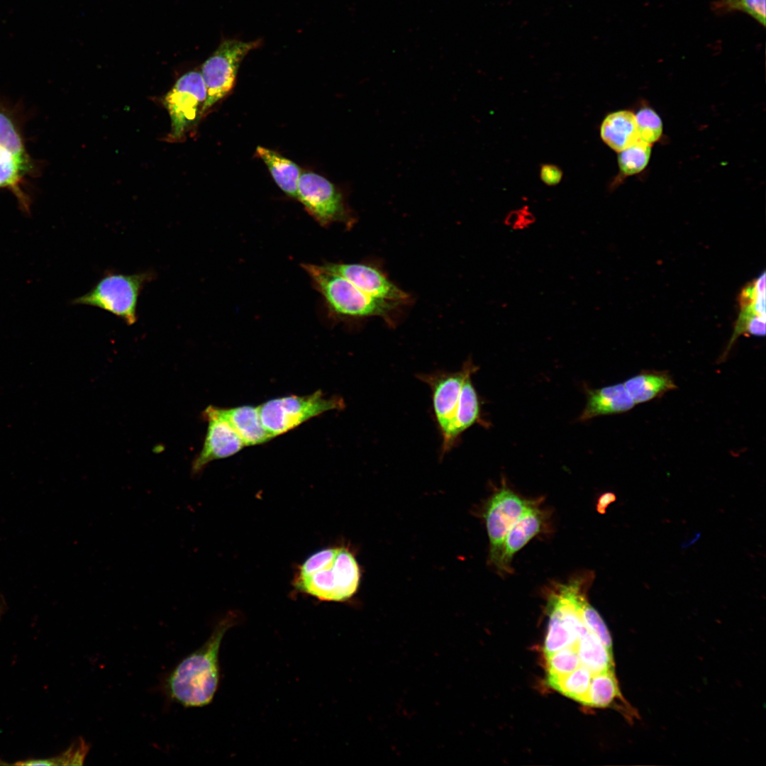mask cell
Returning a JSON list of instances; mask_svg holds the SVG:
<instances>
[{"instance_id":"1","label":"cell","mask_w":766,"mask_h":766,"mask_svg":"<svg viewBox=\"0 0 766 766\" xmlns=\"http://www.w3.org/2000/svg\"><path fill=\"white\" fill-rule=\"evenodd\" d=\"M235 618L231 616L221 620L206 643L184 658L172 671L167 679V691L172 699L186 707H200L211 702L220 679V645Z\"/></svg>"},{"instance_id":"2","label":"cell","mask_w":766,"mask_h":766,"mask_svg":"<svg viewBox=\"0 0 766 766\" xmlns=\"http://www.w3.org/2000/svg\"><path fill=\"white\" fill-rule=\"evenodd\" d=\"M301 267L331 311L340 316H380L388 321L392 311L399 304L364 293L344 277L326 270L322 265L305 263L301 264Z\"/></svg>"},{"instance_id":"3","label":"cell","mask_w":766,"mask_h":766,"mask_svg":"<svg viewBox=\"0 0 766 766\" xmlns=\"http://www.w3.org/2000/svg\"><path fill=\"white\" fill-rule=\"evenodd\" d=\"M153 278L152 272L131 274L108 272L73 304L101 309L121 318L128 325L137 321L138 297L144 285Z\"/></svg>"},{"instance_id":"4","label":"cell","mask_w":766,"mask_h":766,"mask_svg":"<svg viewBox=\"0 0 766 766\" xmlns=\"http://www.w3.org/2000/svg\"><path fill=\"white\" fill-rule=\"evenodd\" d=\"M345 406L340 396H325L321 391L306 396L289 395L270 399L258 406L263 426L273 438L327 411Z\"/></svg>"},{"instance_id":"5","label":"cell","mask_w":766,"mask_h":766,"mask_svg":"<svg viewBox=\"0 0 766 766\" xmlns=\"http://www.w3.org/2000/svg\"><path fill=\"white\" fill-rule=\"evenodd\" d=\"M477 370V367L468 360L456 372L436 371L417 376L431 391L433 413L442 437V455L457 444L453 437V426L460 406L462 388L466 379Z\"/></svg>"},{"instance_id":"6","label":"cell","mask_w":766,"mask_h":766,"mask_svg":"<svg viewBox=\"0 0 766 766\" xmlns=\"http://www.w3.org/2000/svg\"><path fill=\"white\" fill-rule=\"evenodd\" d=\"M360 570L353 554L347 548H338L334 558L323 568L302 578H296L299 592L322 601H345L357 591Z\"/></svg>"},{"instance_id":"7","label":"cell","mask_w":766,"mask_h":766,"mask_svg":"<svg viewBox=\"0 0 766 766\" xmlns=\"http://www.w3.org/2000/svg\"><path fill=\"white\" fill-rule=\"evenodd\" d=\"M261 43L260 40L242 41L226 39L204 62L201 73L206 84L207 97L202 109V116L231 91L242 60L251 50L259 48Z\"/></svg>"},{"instance_id":"8","label":"cell","mask_w":766,"mask_h":766,"mask_svg":"<svg viewBox=\"0 0 766 766\" xmlns=\"http://www.w3.org/2000/svg\"><path fill=\"white\" fill-rule=\"evenodd\" d=\"M207 91L201 73L190 71L181 76L164 97L171 122L167 140L181 142L202 116Z\"/></svg>"},{"instance_id":"9","label":"cell","mask_w":766,"mask_h":766,"mask_svg":"<svg viewBox=\"0 0 766 766\" xmlns=\"http://www.w3.org/2000/svg\"><path fill=\"white\" fill-rule=\"evenodd\" d=\"M306 211L321 226L333 223L351 226L353 218L339 189L324 177L302 171L297 197Z\"/></svg>"},{"instance_id":"10","label":"cell","mask_w":766,"mask_h":766,"mask_svg":"<svg viewBox=\"0 0 766 766\" xmlns=\"http://www.w3.org/2000/svg\"><path fill=\"white\" fill-rule=\"evenodd\" d=\"M534 502L521 498L504 484L488 501L484 518L489 539V559L496 567L507 533Z\"/></svg>"},{"instance_id":"11","label":"cell","mask_w":766,"mask_h":766,"mask_svg":"<svg viewBox=\"0 0 766 766\" xmlns=\"http://www.w3.org/2000/svg\"><path fill=\"white\" fill-rule=\"evenodd\" d=\"M202 416L208 421V428L201 450L192 463L194 474L211 462L232 456L245 446L232 426L214 411L213 406L206 407Z\"/></svg>"},{"instance_id":"12","label":"cell","mask_w":766,"mask_h":766,"mask_svg":"<svg viewBox=\"0 0 766 766\" xmlns=\"http://www.w3.org/2000/svg\"><path fill=\"white\" fill-rule=\"evenodd\" d=\"M326 270L337 274L364 293L377 299L404 304L409 294L392 282L374 267L361 263L327 262Z\"/></svg>"},{"instance_id":"13","label":"cell","mask_w":766,"mask_h":766,"mask_svg":"<svg viewBox=\"0 0 766 766\" xmlns=\"http://www.w3.org/2000/svg\"><path fill=\"white\" fill-rule=\"evenodd\" d=\"M543 525L544 514L534 502L507 533L496 568L501 572H510L514 555L542 531Z\"/></svg>"},{"instance_id":"14","label":"cell","mask_w":766,"mask_h":766,"mask_svg":"<svg viewBox=\"0 0 766 766\" xmlns=\"http://www.w3.org/2000/svg\"><path fill=\"white\" fill-rule=\"evenodd\" d=\"M587 404L579 418L585 421L592 418L622 413L632 409L635 404L623 383L602 388L587 389Z\"/></svg>"},{"instance_id":"15","label":"cell","mask_w":766,"mask_h":766,"mask_svg":"<svg viewBox=\"0 0 766 766\" xmlns=\"http://www.w3.org/2000/svg\"><path fill=\"white\" fill-rule=\"evenodd\" d=\"M213 409L232 426L245 446L261 445L272 438L262 425L258 406L243 405L219 408L213 406Z\"/></svg>"},{"instance_id":"16","label":"cell","mask_w":766,"mask_h":766,"mask_svg":"<svg viewBox=\"0 0 766 766\" xmlns=\"http://www.w3.org/2000/svg\"><path fill=\"white\" fill-rule=\"evenodd\" d=\"M600 134L602 140L617 152L631 146L639 140L635 113L619 110L608 114L601 123Z\"/></svg>"},{"instance_id":"17","label":"cell","mask_w":766,"mask_h":766,"mask_svg":"<svg viewBox=\"0 0 766 766\" xmlns=\"http://www.w3.org/2000/svg\"><path fill=\"white\" fill-rule=\"evenodd\" d=\"M623 384L635 404L659 398L677 389L674 379L665 371L643 370Z\"/></svg>"},{"instance_id":"18","label":"cell","mask_w":766,"mask_h":766,"mask_svg":"<svg viewBox=\"0 0 766 766\" xmlns=\"http://www.w3.org/2000/svg\"><path fill=\"white\" fill-rule=\"evenodd\" d=\"M256 155L267 167L275 183L287 196L296 199L299 180L301 174L299 166L277 152L257 146Z\"/></svg>"},{"instance_id":"19","label":"cell","mask_w":766,"mask_h":766,"mask_svg":"<svg viewBox=\"0 0 766 766\" xmlns=\"http://www.w3.org/2000/svg\"><path fill=\"white\" fill-rule=\"evenodd\" d=\"M580 664L592 674L614 670L612 651L591 632L580 637L575 645Z\"/></svg>"},{"instance_id":"20","label":"cell","mask_w":766,"mask_h":766,"mask_svg":"<svg viewBox=\"0 0 766 766\" xmlns=\"http://www.w3.org/2000/svg\"><path fill=\"white\" fill-rule=\"evenodd\" d=\"M471 377L466 379L461 391L460 406L453 426V437L456 443L459 442L461 435L472 426L479 423L483 425L480 401Z\"/></svg>"},{"instance_id":"21","label":"cell","mask_w":766,"mask_h":766,"mask_svg":"<svg viewBox=\"0 0 766 766\" xmlns=\"http://www.w3.org/2000/svg\"><path fill=\"white\" fill-rule=\"evenodd\" d=\"M617 699H623L614 670L592 674L587 706L606 708Z\"/></svg>"},{"instance_id":"22","label":"cell","mask_w":766,"mask_h":766,"mask_svg":"<svg viewBox=\"0 0 766 766\" xmlns=\"http://www.w3.org/2000/svg\"><path fill=\"white\" fill-rule=\"evenodd\" d=\"M592 673L580 665L565 677L547 679L548 685L582 704L587 705V694Z\"/></svg>"},{"instance_id":"23","label":"cell","mask_w":766,"mask_h":766,"mask_svg":"<svg viewBox=\"0 0 766 766\" xmlns=\"http://www.w3.org/2000/svg\"><path fill=\"white\" fill-rule=\"evenodd\" d=\"M0 148L15 156L30 160L23 140L21 129L11 112L0 103Z\"/></svg>"},{"instance_id":"24","label":"cell","mask_w":766,"mask_h":766,"mask_svg":"<svg viewBox=\"0 0 766 766\" xmlns=\"http://www.w3.org/2000/svg\"><path fill=\"white\" fill-rule=\"evenodd\" d=\"M587 581L582 587L579 594V605L582 621L587 630L596 635L603 645L612 651V640L609 631L599 614L589 603L587 590L589 584Z\"/></svg>"},{"instance_id":"25","label":"cell","mask_w":766,"mask_h":766,"mask_svg":"<svg viewBox=\"0 0 766 766\" xmlns=\"http://www.w3.org/2000/svg\"><path fill=\"white\" fill-rule=\"evenodd\" d=\"M618 165L623 176H633L648 166L652 153V145L638 140L631 146L618 152Z\"/></svg>"},{"instance_id":"26","label":"cell","mask_w":766,"mask_h":766,"mask_svg":"<svg viewBox=\"0 0 766 766\" xmlns=\"http://www.w3.org/2000/svg\"><path fill=\"white\" fill-rule=\"evenodd\" d=\"M549 621L544 643L545 655L567 647L575 646L577 638L554 612L548 610Z\"/></svg>"},{"instance_id":"27","label":"cell","mask_w":766,"mask_h":766,"mask_svg":"<svg viewBox=\"0 0 766 766\" xmlns=\"http://www.w3.org/2000/svg\"><path fill=\"white\" fill-rule=\"evenodd\" d=\"M89 747L84 739L80 738L72 744L62 753L45 759H29L14 763L18 765H82Z\"/></svg>"},{"instance_id":"28","label":"cell","mask_w":766,"mask_h":766,"mask_svg":"<svg viewBox=\"0 0 766 766\" xmlns=\"http://www.w3.org/2000/svg\"><path fill=\"white\" fill-rule=\"evenodd\" d=\"M545 657L547 679L565 677L581 665L575 646L562 648Z\"/></svg>"},{"instance_id":"29","label":"cell","mask_w":766,"mask_h":766,"mask_svg":"<svg viewBox=\"0 0 766 766\" xmlns=\"http://www.w3.org/2000/svg\"><path fill=\"white\" fill-rule=\"evenodd\" d=\"M639 140L653 145L663 133V124L658 113L652 108H640L635 113Z\"/></svg>"},{"instance_id":"30","label":"cell","mask_w":766,"mask_h":766,"mask_svg":"<svg viewBox=\"0 0 766 766\" xmlns=\"http://www.w3.org/2000/svg\"><path fill=\"white\" fill-rule=\"evenodd\" d=\"M716 11H742L765 26V0H718L714 2Z\"/></svg>"},{"instance_id":"31","label":"cell","mask_w":766,"mask_h":766,"mask_svg":"<svg viewBox=\"0 0 766 766\" xmlns=\"http://www.w3.org/2000/svg\"><path fill=\"white\" fill-rule=\"evenodd\" d=\"M338 548L321 550L311 555L299 567L296 578L307 577L329 563L335 557Z\"/></svg>"},{"instance_id":"32","label":"cell","mask_w":766,"mask_h":766,"mask_svg":"<svg viewBox=\"0 0 766 766\" xmlns=\"http://www.w3.org/2000/svg\"><path fill=\"white\" fill-rule=\"evenodd\" d=\"M533 218L528 211H517L510 213L505 220L507 226L514 229H523L528 228L533 222Z\"/></svg>"},{"instance_id":"33","label":"cell","mask_w":766,"mask_h":766,"mask_svg":"<svg viewBox=\"0 0 766 766\" xmlns=\"http://www.w3.org/2000/svg\"><path fill=\"white\" fill-rule=\"evenodd\" d=\"M562 177L561 170L553 165H544L540 169V178L548 185L558 184Z\"/></svg>"},{"instance_id":"34","label":"cell","mask_w":766,"mask_h":766,"mask_svg":"<svg viewBox=\"0 0 766 766\" xmlns=\"http://www.w3.org/2000/svg\"><path fill=\"white\" fill-rule=\"evenodd\" d=\"M616 500L614 493L608 492L601 495L599 498L597 509L600 513H604L606 507Z\"/></svg>"},{"instance_id":"35","label":"cell","mask_w":766,"mask_h":766,"mask_svg":"<svg viewBox=\"0 0 766 766\" xmlns=\"http://www.w3.org/2000/svg\"><path fill=\"white\" fill-rule=\"evenodd\" d=\"M5 606H6L5 603H4V600L2 599L1 596H0V617H1V614L4 613V611L5 609Z\"/></svg>"}]
</instances>
